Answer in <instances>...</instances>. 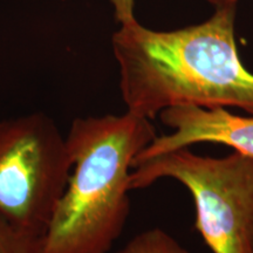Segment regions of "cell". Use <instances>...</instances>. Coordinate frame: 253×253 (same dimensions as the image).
Instances as JSON below:
<instances>
[{
	"label": "cell",
	"instance_id": "obj_1",
	"mask_svg": "<svg viewBox=\"0 0 253 253\" xmlns=\"http://www.w3.org/2000/svg\"><path fill=\"white\" fill-rule=\"evenodd\" d=\"M208 20L176 31L122 24L112 39L126 112L154 120L176 106L237 107L253 114V74L235 37L237 0H211Z\"/></svg>",
	"mask_w": 253,
	"mask_h": 253
},
{
	"label": "cell",
	"instance_id": "obj_2",
	"mask_svg": "<svg viewBox=\"0 0 253 253\" xmlns=\"http://www.w3.org/2000/svg\"><path fill=\"white\" fill-rule=\"evenodd\" d=\"M150 120L126 112L72 122L67 186L42 237L41 253H108L130 213L132 162L156 137Z\"/></svg>",
	"mask_w": 253,
	"mask_h": 253
},
{
	"label": "cell",
	"instance_id": "obj_3",
	"mask_svg": "<svg viewBox=\"0 0 253 253\" xmlns=\"http://www.w3.org/2000/svg\"><path fill=\"white\" fill-rule=\"evenodd\" d=\"M162 178L182 183L194 198L195 229L213 253H253V157L196 155L189 148L136 161L129 188Z\"/></svg>",
	"mask_w": 253,
	"mask_h": 253
},
{
	"label": "cell",
	"instance_id": "obj_4",
	"mask_svg": "<svg viewBox=\"0 0 253 253\" xmlns=\"http://www.w3.org/2000/svg\"><path fill=\"white\" fill-rule=\"evenodd\" d=\"M72 167L66 135L49 116L0 120V214L42 238Z\"/></svg>",
	"mask_w": 253,
	"mask_h": 253
},
{
	"label": "cell",
	"instance_id": "obj_5",
	"mask_svg": "<svg viewBox=\"0 0 253 253\" xmlns=\"http://www.w3.org/2000/svg\"><path fill=\"white\" fill-rule=\"evenodd\" d=\"M160 119L173 131L157 135L136 156L134 162L189 148L196 143L225 144L235 151L253 157V114L236 115L223 107L209 109L197 106H176L164 109Z\"/></svg>",
	"mask_w": 253,
	"mask_h": 253
},
{
	"label": "cell",
	"instance_id": "obj_6",
	"mask_svg": "<svg viewBox=\"0 0 253 253\" xmlns=\"http://www.w3.org/2000/svg\"><path fill=\"white\" fill-rule=\"evenodd\" d=\"M115 253H191L160 227L138 233Z\"/></svg>",
	"mask_w": 253,
	"mask_h": 253
},
{
	"label": "cell",
	"instance_id": "obj_7",
	"mask_svg": "<svg viewBox=\"0 0 253 253\" xmlns=\"http://www.w3.org/2000/svg\"><path fill=\"white\" fill-rule=\"evenodd\" d=\"M42 238L19 229L0 214V253H41Z\"/></svg>",
	"mask_w": 253,
	"mask_h": 253
},
{
	"label": "cell",
	"instance_id": "obj_8",
	"mask_svg": "<svg viewBox=\"0 0 253 253\" xmlns=\"http://www.w3.org/2000/svg\"><path fill=\"white\" fill-rule=\"evenodd\" d=\"M115 11L116 20L120 24L130 23L136 20L134 17V2L135 0H110Z\"/></svg>",
	"mask_w": 253,
	"mask_h": 253
}]
</instances>
